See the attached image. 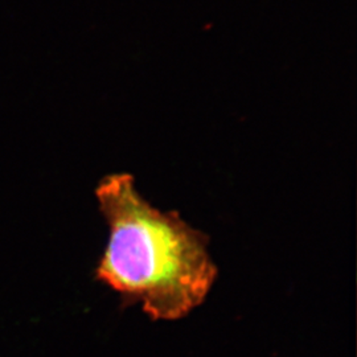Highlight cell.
Instances as JSON below:
<instances>
[{
  "mask_svg": "<svg viewBox=\"0 0 357 357\" xmlns=\"http://www.w3.org/2000/svg\"><path fill=\"white\" fill-rule=\"evenodd\" d=\"M97 199L109 225L97 278L153 320L181 319L200 306L217 277L204 236L146 202L128 174L103 178Z\"/></svg>",
  "mask_w": 357,
  "mask_h": 357,
  "instance_id": "1",
  "label": "cell"
}]
</instances>
